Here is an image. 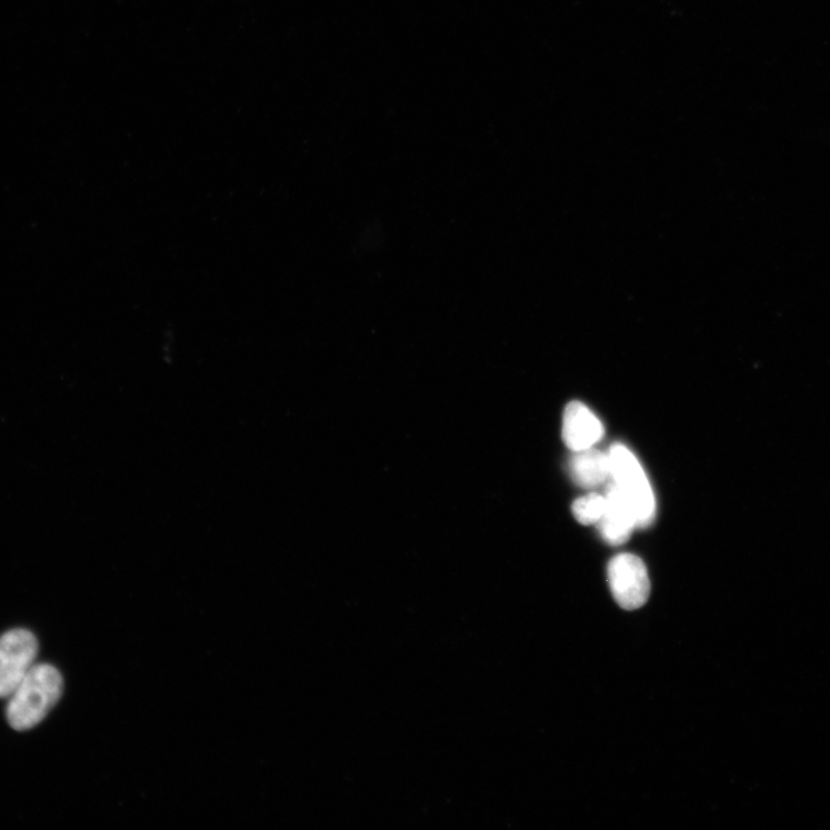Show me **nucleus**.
<instances>
[{
    "label": "nucleus",
    "mask_w": 830,
    "mask_h": 830,
    "mask_svg": "<svg viewBox=\"0 0 830 830\" xmlns=\"http://www.w3.org/2000/svg\"><path fill=\"white\" fill-rule=\"evenodd\" d=\"M63 690V678L54 667L47 663L34 664L9 697V724L17 731L33 729L53 709Z\"/></svg>",
    "instance_id": "1"
},
{
    "label": "nucleus",
    "mask_w": 830,
    "mask_h": 830,
    "mask_svg": "<svg viewBox=\"0 0 830 830\" xmlns=\"http://www.w3.org/2000/svg\"><path fill=\"white\" fill-rule=\"evenodd\" d=\"M609 461V479L617 484L631 507L637 519V528L650 527L656 516V498L639 461L622 444L611 447Z\"/></svg>",
    "instance_id": "2"
},
{
    "label": "nucleus",
    "mask_w": 830,
    "mask_h": 830,
    "mask_svg": "<svg viewBox=\"0 0 830 830\" xmlns=\"http://www.w3.org/2000/svg\"><path fill=\"white\" fill-rule=\"evenodd\" d=\"M38 653V639L28 630L14 629L0 637V699L13 693L34 667Z\"/></svg>",
    "instance_id": "3"
},
{
    "label": "nucleus",
    "mask_w": 830,
    "mask_h": 830,
    "mask_svg": "<svg viewBox=\"0 0 830 830\" xmlns=\"http://www.w3.org/2000/svg\"><path fill=\"white\" fill-rule=\"evenodd\" d=\"M608 580L613 599L626 610L639 609L650 598L648 569L632 553H621L609 562Z\"/></svg>",
    "instance_id": "4"
},
{
    "label": "nucleus",
    "mask_w": 830,
    "mask_h": 830,
    "mask_svg": "<svg viewBox=\"0 0 830 830\" xmlns=\"http://www.w3.org/2000/svg\"><path fill=\"white\" fill-rule=\"evenodd\" d=\"M604 498L606 509L597 526L608 543L622 544L630 539L633 529L637 528L636 516L617 484L611 480Z\"/></svg>",
    "instance_id": "5"
},
{
    "label": "nucleus",
    "mask_w": 830,
    "mask_h": 830,
    "mask_svg": "<svg viewBox=\"0 0 830 830\" xmlns=\"http://www.w3.org/2000/svg\"><path fill=\"white\" fill-rule=\"evenodd\" d=\"M604 436L602 422L580 402L570 403L564 412L562 437L572 451L592 448Z\"/></svg>",
    "instance_id": "6"
},
{
    "label": "nucleus",
    "mask_w": 830,
    "mask_h": 830,
    "mask_svg": "<svg viewBox=\"0 0 830 830\" xmlns=\"http://www.w3.org/2000/svg\"><path fill=\"white\" fill-rule=\"evenodd\" d=\"M570 472L573 481L583 488H593L610 477L609 454L592 448L576 451L570 460Z\"/></svg>",
    "instance_id": "7"
},
{
    "label": "nucleus",
    "mask_w": 830,
    "mask_h": 830,
    "mask_svg": "<svg viewBox=\"0 0 830 830\" xmlns=\"http://www.w3.org/2000/svg\"><path fill=\"white\" fill-rule=\"evenodd\" d=\"M606 509V498L590 494L577 500L572 506L574 518L582 526L598 524Z\"/></svg>",
    "instance_id": "8"
}]
</instances>
